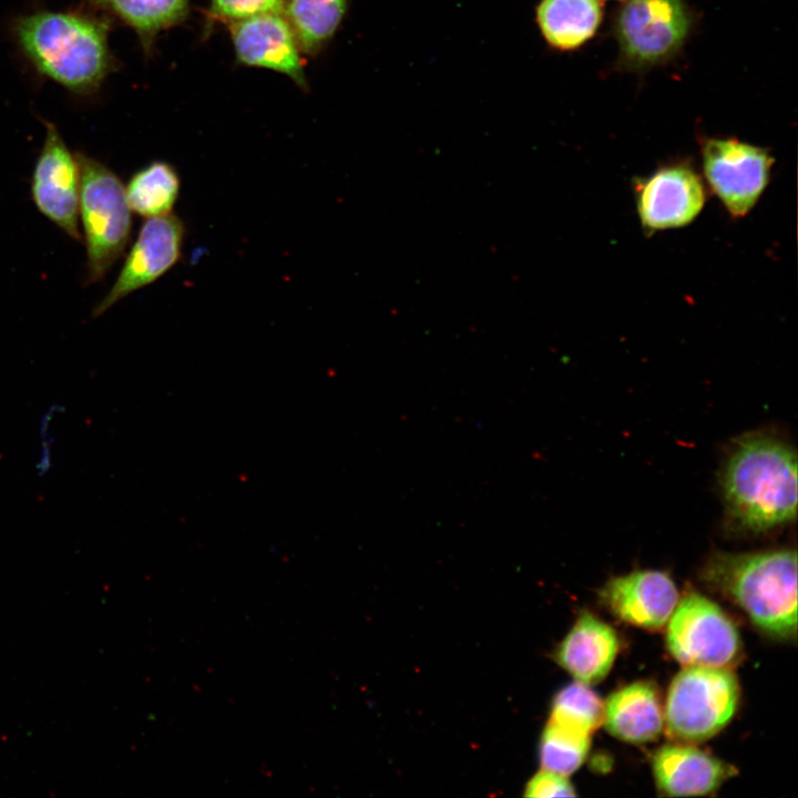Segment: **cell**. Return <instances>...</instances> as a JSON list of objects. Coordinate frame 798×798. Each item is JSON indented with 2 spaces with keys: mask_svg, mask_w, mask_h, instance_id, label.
<instances>
[{
  "mask_svg": "<svg viewBox=\"0 0 798 798\" xmlns=\"http://www.w3.org/2000/svg\"><path fill=\"white\" fill-rule=\"evenodd\" d=\"M104 10L139 35L143 48L150 49L155 37L163 30L183 21L190 0H82Z\"/></svg>",
  "mask_w": 798,
  "mask_h": 798,
  "instance_id": "18",
  "label": "cell"
},
{
  "mask_svg": "<svg viewBox=\"0 0 798 798\" xmlns=\"http://www.w3.org/2000/svg\"><path fill=\"white\" fill-rule=\"evenodd\" d=\"M237 60L283 73L300 88L307 80L301 50L283 13H267L229 23Z\"/></svg>",
  "mask_w": 798,
  "mask_h": 798,
  "instance_id": "12",
  "label": "cell"
},
{
  "mask_svg": "<svg viewBox=\"0 0 798 798\" xmlns=\"http://www.w3.org/2000/svg\"><path fill=\"white\" fill-rule=\"evenodd\" d=\"M610 734L628 743L655 739L664 726V713L655 686L636 682L610 695L604 719Z\"/></svg>",
  "mask_w": 798,
  "mask_h": 798,
  "instance_id": "16",
  "label": "cell"
},
{
  "mask_svg": "<svg viewBox=\"0 0 798 798\" xmlns=\"http://www.w3.org/2000/svg\"><path fill=\"white\" fill-rule=\"evenodd\" d=\"M600 594L615 616L647 630L662 628L678 603V592L672 579L653 570L613 577Z\"/></svg>",
  "mask_w": 798,
  "mask_h": 798,
  "instance_id": "13",
  "label": "cell"
},
{
  "mask_svg": "<svg viewBox=\"0 0 798 798\" xmlns=\"http://www.w3.org/2000/svg\"><path fill=\"white\" fill-rule=\"evenodd\" d=\"M618 651L614 630L583 613L560 643L554 656L577 682L596 684L610 672Z\"/></svg>",
  "mask_w": 798,
  "mask_h": 798,
  "instance_id": "15",
  "label": "cell"
},
{
  "mask_svg": "<svg viewBox=\"0 0 798 798\" xmlns=\"http://www.w3.org/2000/svg\"><path fill=\"white\" fill-rule=\"evenodd\" d=\"M110 22L79 11L40 10L16 19L19 48L43 76L76 94H91L114 70Z\"/></svg>",
  "mask_w": 798,
  "mask_h": 798,
  "instance_id": "2",
  "label": "cell"
},
{
  "mask_svg": "<svg viewBox=\"0 0 798 798\" xmlns=\"http://www.w3.org/2000/svg\"><path fill=\"white\" fill-rule=\"evenodd\" d=\"M693 25L685 0H625L614 19L621 64L642 70L672 59Z\"/></svg>",
  "mask_w": 798,
  "mask_h": 798,
  "instance_id": "6",
  "label": "cell"
},
{
  "mask_svg": "<svg viewBox=\"0 0 798 798\" xmlns=\"http://www.w3.org/2000/svg\"><path fill=\"white\" fill-rule=\"evenodd\" d=\"M589 748V734L548 722L540 744L542 769L569 776L582 765Z\"/></svg>",
  "mask_w": 798,
  "mask_h": 798,
  "instance_id": "22",
  "label": "cell"
},
{
  "mask_svg": "<svg viewBox=\"0 0 798 798\" xmlns=\"http://www.w3.org/2000/svg\"><path fill=\"white\" fill-rule=\"evenodd\" d=\"M348 0H285L283 16L288 21L300 50L317 52L335 34Z\"/></svg>",
  "mask_w": 798,
  "mask_h": 798,
  "instance_id": "20",
  "label": "cell"
},
{
  "mask_svg": "<svg viewBox=\"0 0 798 798\" xmlns=\"http://www.w3.org/2000/svg\"><path fill=\"white\" fill-rule=\"evenodd\" d=\"M719 487L730 529L760 534L792 523L797 516L796 451L778 434H741L728 446Z\"/></svg>",
  "mask_w": 798,
  "mask_h": 798,
  "instance_id": "1",
  "label": "cell"
},
{
  "mask_svg": "<svg viewBox=\"0 0 798 798\" xmlns=\"http://www.w3.org/2000/svg\"><path fill=\"white\" fill-rule=\"evenodd\" d=\"M79 213L86 247L88 283L101 280L121 257L130 239L132 219L125 187L102 162L75 153Z\"/></svg>",
  "mask_w": 798,
  "mask_h": 798,
  "instance_id": "4",
  "label": "cell"
},
{
  "mask_svg": "<svg viewBox=\"0 0 798 798\" xmlns=\"http://www.w3.org/2000/svg\"><path fill=\"white\" fill-rule=\"evenodd\" d=\"M739 698L728 668L687 666L673 679L665 705L667 733L682 741H702L733 717Z\"/></svg>",
  "mask_w": 798,
  "mask_h": 798,
  "instance_id": "5",
  "label": "cell"
},
{
  "mask_svg": "<svg viewBox=\"0 0 798 798\" xmlns=\"http://www.w3.org/2000/svg\"><path fill=\"white\" fill-rule=\"evenodd\" d=\"M637 215L647 234L690 224L703 211L705 182L688 161L665 164L633 183Z\"/></svg>",
  "mask_w": 798,
  "mask_h": 798,
  "instance_id": "9",
  "label": "cell"
},
{
  "mask_svg": "<svg viewBox=\"0 0 798 798\" xmlns=\"http://www.w3.org/2000/svg\"><path fill=\"white\" fill-rule=\"evenodd\" d=\"M700 155L706 183L727 213L748 214L769 184L770 152L737 139L709 137L702 141Z\"/></svg>",
  "mask_w": 798,
  "mask_h": 798,
  "instance_id": "8",
  "label": "cell"
},
{
  "mask_svg": "<svg viewBox=\"0 0 798 798\" xmlns=\"http://www.w3.org/2000/svg\"><path fill=\"white\" fill-rule=\"evenodd\" d=\"M45 137L31 178V196L38 211L75 241L82 236L78 226L80 173L75 156L48 121Z\"/></svg>",
  "mask_w": 798,
  "mask_h": 798,
  "instance_id": "10",
  "label": "cell"
},
{
  "mask_svg": "<svg viewBox=\"0 0 798 798\" xmlns=\"http://www.w3.org/2000/svg\"><path fill=\"white\" fill-rule=\"evenodd\" d=\"M667 623V647L686 667L728 668L740 656L737 627L718 605L698 593H687Z\"/></svg>",
  "mask_w": 798,
  "mask_h": 798,
  "instance_id": "7",
  "label": "cell"
},
{
  "mask_svg": "<svg viewBox=\"0 0 798 798\" xmlns=\"http://www.w3.org/2000/svg\"><path fill=\"white\" fill-rule=\"evenodd\" d=\"M185 238L183 221L173 214L146 218L116 280L93 310L98 317L120 299L162 277L180 259Z\"/></svg>",
  "mask_w": 798,
  "mask_h": 798,
  "instance_id": "11",
  "label": "cell"
},
{
  "mask_svg": "<svg viewBox=\"0 0 798 798\" xmlns=\"http://www.w3.org/2000/svg\"><path fill=\"white\" fill-rule=\"evenodd\" d=\"M180 176L174 166L154 161L135 172L125 186L130 209L145 218L171 214L180 193Z\"/></svg>",
  "mask_w": 798,
  "mask_h": 798,
  "instance_id": "19",
  "label": "cell"
},
{
  "mask_svg": "<svg viewBox=\"0 0 798 798\" xmlns=\"http://www.w3.org/2000/svg\"><path fill=\"white\" fill-rule=\"evenodd\" d=\"M700 579L737 604L763 632L778 638L796 637L795 550L715 552L703 565Z\"/></svg>",
  "mask_w": 798,
  "mask_h": 798,
  "instance_id": "3",
  "label": "cell"
},
{
  "mask_svg": "<svg viewBox=\"0 0 798 798\" xmlns=\"http://www.w3.org/2000/svg\"><path fill=\"white\" fill-rule=\"evenodd\" d=\"M604 719V704L586 684L575 682L554 697L549 722L591 735Z\"/></svg>",
  "mask_w": 798,
  "mask_h": 798,
  "instance_id": "21",
  "label": "cell"
},
{
  "mask_svg": "<svg viewBox=\"0 0 798 798\" xmlns=\"http://www.w3.org/2000/svg\"><path fill=\"white\" fill-rule=\"evenodd\" d=\"M603 17V0H541L536 21L546 42L559 50H574L589 41Z\"/></svg>",
  "mask_w": 798,
  "mask_h": 798,
  "instance_id": "17",
  "label": "cell"
},
{
  "mask_svg": "<svg viewBox=\"0 0 798 798\" xmlns=\"http://www.w3.org/2000/svg\"><path fill=\"white\" fill-rule=\"evenodd\" d=\"M658 789L666 796H702L718 789L736 770L695 747L665 745L653 758Z\"/></svg>",
  "mask_w": 798,
  "mask_h": 798,
  "instance_id": "14",
  "label": "cell"
},
{
  "mask_svg": "<svg viewBox=\"0 0 798 798\" xmlns=\"http://www.w3.org/2000/svg\"><path fill=\"white\" fill-rule=\"evenodd\" d=\"M285 0H212L211 18L228 23L267 13H283Z\"/></svg>",
  "mask_w": 798,
  "mask_h": 798,
  "instance_id": "23",
  "label": "cell"
},
{
  "mask_svg": "<svg viewBox=\"0 0 798 798\" xmlns=\"http://www.w3.org/2000/svg\"><path fill=\"white\" fill-rule=\"evenodd\" d=\"M524 796L526 797H573L575 791L566 776L542 770L528 782Z\"/></svg>",
  "mask_w": 798,
  "mask_h": 798,
  "instance_id": "24",
  "label": "cell"
}]
</instances>
